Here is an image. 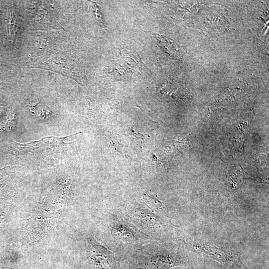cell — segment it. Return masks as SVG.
I'll return each instance as SVG.
<instances>
[{
  "mask_svg": "<svg viewBox=\"0 0 269 269\" xmlns=\"http://www.w3.org/2000/svg\"><path fill=\"white\" fill-rule=\"evenodd\" d=\"M188 261L171 254H161L151 257L147 263L148 269H170L179 266H186Z\"/></svg>",
  "mask_w": 269,
  "mask_h": 269,
  "instance_id": "cell-3",
  "label": "cell"
},
{
  "mask_svg": "<svg viewBox=\"0 0 269 269\" xmlns=\"http://www.w3.org/2000/svg\"><path fill=\"white\" fill-rule=\"evenodd\" d=\"M8 31L9 34L11 36L13 37L14 34V19L13 16V11L8 13Z\"/></svg>",
  "mask_w": 269,
  "mask_h": 269,
  "instance_id": "cell-6",
  "label": "cell"
},
{
  "mask_svg": "<svg viewBox=\"0 0 269 269\" xmlns=\"http://www.w3.org/2000/svg\"><path fill=\"white\" fill-rule=\"evenodd\" d=\"M9 269H18V268L17 266L15 264H14L9 267Z\"/></svg>",
  "mask_w": 269,
  "mask_h": 269,
  "instance_id": "cell-8",
  "label": "cell"
},
{
  "mask_svg": "<svg viewBox=\"0 0 269 269\" xmlns=\"http://www.w3.org/2000/svg\"><path fill=\"white\" fill-rule=\"evenodd\" d=\"M142 198L144 202L151 208L159 209L162 206V202L152 196L144 194Z\"/></svg>",
  "mask_w": 269,
  "mask_h": 269,
  "instance_id": "cell-4",
  "label": "cell"
},
{
  "mask_svg": "<svg viewBox=\"0 0 269 269\" xmlns=\"http://www.w3.org/2000/svg\"><path fill=\"white\" fill-rule=\"evenodd\" d=\"M70 61L63 57H56L49 59L38 66V68L48 69L61 74L75 80L80 77L77 75V69Z\"/></svg>",
  "mask_w": 269,
  "mask_h": 269,
  "instance_id": "cell-2",
  "label": "cell"
},
{
  "mask_svg": "<svg viewBox=\"0 0 269 269\" xmlns=\"http://www.w3.org/2000/svg\"><path fill=\"white\" fill-rule=\"evenodd\" d=\"M187 246L195 253L213 259L225 267H231L241 263L235 250L228 245L195 239L190 240Z\"/></svg>",
  "mask_w": 269,
  "mask_h": 269,
  "instance_id": "cell-1",
  "label": "cell"
},
{
  "mask_svg": "<svg viewBox=\"0 0 269 269\" xmlns=\"http://www.w3.org/2000/svg\"><path fill=\"white\" fill-rule=\"evenodd\" d=\"M95 9L96 17L97 20L99 22V24L100 25L104 26V22L103 18L101 14V11L99 8H98L96 4H95Z\"/></svg>",
  "mask_w": 269,
  "mask_h": 269,
  "instance_id": "cell-7",
  "label": "cell"
},
{
  "mask_svg": "<svg viewBox=\"0 0 269 269\" xmlns=\"http://www.w3.org/2000/svg\"><path fill=\"white\" fill-rule=\"evenodd\" d=\"M34 113H36L37 116L42 119H45L50 114V111L46 106L42 105H35L33 108Z\"/></svg>",
  "mask_w": 269,
  "mask_h": 269,
  "instance_id": "cell-5",
  "label": "cell"
}]
</instances>
